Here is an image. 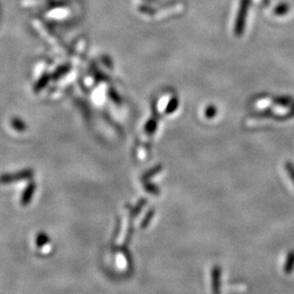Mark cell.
<instances>
[{"mask_svg":"<svg viewBox=\"0 0 294 294\" xmlns=\"http://www.w3.org/2000/svg\"><path fill=\"white\" fill-rule=\"evenodd\" d=\"M215 114H216V110H215L214 107H210V108L207 110V112H206V116H207L208 118L213 117Z\"/></svg>","mask_w":294,"mask_h":294,"instance_id":"cell-4","label":"cell"},{"mask_svg":"<svg viewBox=\"0 0 294 294\" xmlns=\"http://www.w3.org/2000/svg\"><path fill=\"white\" fill-rule=\"evenodd\" d=\"M221 268L219 266H214L212 270V287H213V292L218 293L219 288H220V283H221Z\"/></svg>","mask_w":294,"mask_h":294,"instance_id":"cell-1","label":"cell"},{"mask_svg":"<svg viewBox=\"0 0 294 294\" xmlns=\"http://www.w3.org/2000/svg\"><path fill=\"white\" fill-rule=\"evenodd\" d=\"M177 107V102L176 101H173L172 103H170V105L168 107V112H172L174 111V109L175 110V108Z\"/></svg>","mask_w":294,"mask_h":294,"instance_id":"cell-5","label":"cell"},{"mask_svg":"<svg viewBox=\"0 0 294 294\" xmlns=\"http://www.w3.org/2000/svg\"><path fill=\"white\" fill-rule=\"evenodd\" d=\"M294 267V252H290L288 254L287 262H286V266H285V273L288 274L291 273L292 270Z\"/></svg>","mask_w":294,"mask_h":294,"instance_id":"cell-2","label":"cell"},{"mask_svg":"<svg viewBox=\"0 0 294 294\" xmlns=\"http://www.w3.org/2000/svg\"><path fill=\"white\" fill-rule=\"evenodd\" d=\"M286 169L287 170V173H288V175H290V177H291V179H292V181L294 182V167L293 165L291 164V163H286Z\"/></svg>","mask_w":294,"mask_h":294,"instance_id":"cell-3","label":"cell"}]
</instances>
